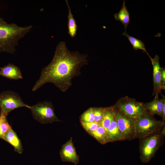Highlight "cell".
<instances>
[{"label": "cell", "instance_id": "obj_1", "mask_svg": "<svg viewBox=\"0 0 165 165\" xmlns=\"http://www.w3.org/2000/svg\"><path fill=\"white\" fill-rule=\"evenodd\" d=\"M87 56L77 51H70L65 42H60L56 47L51 62L42 69L32 91H36L45 84L50 82L61 91L66 92L72 86V79L81 75V68L88 64Z\"/></svg>", "mask_w": 165, "mask_h": 165}, {"label": "cell", "instance_id": "obj_2", "mask_svg": "<svg viewBox=\"0 0 165 165\" xmlns=\"http://www.w3.org/2000/svg\"><path fill=\"white\" fill-rule=\"evenodd\" d=\"M33 26H19L8 24L0 17V52L13 54L19 40L32 29Z\"/></svg>", "mask_w": 165, "mask_h": 165}, {"label": "cell", "instance_id": "obj_3", "mask_svg": "<svg viewBox=\"0 0 165 165\" xmlns=\"http://www.w3.org/2000/svg\"><path fill=\"white\" fill-rule=\"evenodd\" d=\"M164 123L146 111L136 119L135 138H142L160 132Z\"/></svg>", "mask_w": 165, "mask_h": 165}, {"label": "cell", "instance_id": "obj_4", "mask_svg": "<svg viewBox=\"0 0 165 165\" xmlns=\"http://www.w3.org/2000/svg\"><path fill=\"white\" fill-rule=\"evenodd\" d=\"M160 132L139 139L140 159L142 162L148 163L154 157L164 142V137Z\"/></svg>", "mask_w": 165, "mask_h": 165}, {"label": "cell", "instance_id": "obj_5", "mask_svg": "<svg viewBox=\"0 0 165 165\" xmlns=\"http://www.w3.org/2000/svg\"><path fill=\"white\" fill-rule=\"evenodd\" d=\"M34 119L43 124L60 122L55 113L53 105L50 101L39 102L33 106H29Z\"/></svg>", "mask_w": 165, "mask_h": 165}, {"label": "cell", "instance_id": "obj_6", "mask_svg": "<svg viewBox=\"0 0 165 165\" xmlns=\"http://www.w3.org/2000/svg\"><path fill=\"white\" fill-rule=\"evenodd\" d=\"M113 106L115 109L135 119L146 111L143 103L127 96L120 98Z\"/></svg>", "mask_w": 165, "mask_h": 165}, {"label": "cell", "instance_id": "obj_7", "mask_svg": "<svg viewBox=\"0 0 165 165\" xmlns=\"http://www.w3.org/2000/svg\"><path fill=\"white\" fill-rule=\"evenodd\" d=\"M28 106L16 92L7 90L0 94L1 111L7 116L10 112L16 108L23 107L28 108Z\"/></svg>", "mask_w": 165, "mask_h": 165}, {"label": "cell", "instance_id": "obj_8", "mask_svg": "<svg viewBox=\"0 0 165 165\" xmlns=\"http://www.w3.org/2000/svg\"><path fill=\"white\" fill-rule=\"evenodd\" d=\"M113 109L118 126L125 140L131 141L136 138L135 124L136 119L126 115L114 108Z\"/></svg>", "mask_w": 165, "mask_h": 165}, {"label": "cell", "instance_id": "obj_9", "mask_svg": "<svg viewBox=\"0 0 165 165\" xmlns=\"http://www.w3.org/2000/svg\"><path fill=\"white\" fill-rule=\"evenodd\" d=\"M60 153L62 161L71 162L75 165L79 163V157L76 153L72 137L62 146Z\"/></svg>", "mask_w": 165, "mask_h": 165}, {"label": "cell", "instance_id": "obj_10", "mask_svg": "<svg viewBox=\"0 0 165 165\" xmlns=\"http://www.w3.org/2000/svg\"><path fill=\"white\" fill-rule=\"evenodd\" d=\"M159 56L156 55L151 61L153 69V91L152 95H155L154 98L159 97V94H161L162 90L165 89L161 83V67L159 63Z\"/></svg>", "mask_w": 165, "mask_h": 165}, {"label": "cell", "instance_id": "obj_11", "mask_svg": "<svg viewBox=\"0 0 165 165\" xmlns=\"http://www.w3.org/2000/svg\"><path fill=\"white\" fill-rule=\"evenodd\" d=\"M0 75L11 80H16L23 78L20 68L10 63L0 68Z\"/></svg>", "mask_w": 165, "mask_h": 165}, {"label": "cell", "instance_id": "obj_12", "mask_svg": "<svg viewBox=\"0 0 165 165\" xmlns=\"http://www.w3.org/2000/svg\"><path fill=\"white\" fill-rule=\"evenodd\" d=\"M3 139L11 145L14 148L15 152L20 154L22 153L23 149L21 141L12 127L6 133Z\"/></svg>", "mask_w": 165, "mask_h": 165}, {"label": "cell", "instance_id": "obj_13", "mask_svg": "<svg viewBox=\"0 0 165 165\" xmlns=\"http://www.w3.org/2000/svg\"><path fill=\"white\" fill-rule=\"evenodd\" d=\"M144 106L146 111L151 115L153 116L157 115L162 117L163 106L162 98H154L152 101L144 104Z\"/></svg>", "mask_w": 165, "mask_h": 165}, {"label": "cell", "instance_id": "obj_14", "mask_svg": "<svg viewBox=\"0 0 165 165\" xmlns=\"http://www.w3.org/2000/svg\"><path fill=\"white\" fill-rule=\"evenodd\" d=\"M106 132L110 142L125 140L118 128L115 118L108 127Z\"/></svg>", "mask_w": 165, "mask_h": 165}, {"label": "cell", "instance_id": "obj_15", "mask_svg": "<svg viewBox=\"0 0 165 165\" xmlns=\"http://www.w3.org/2000/svg\"><path fill=\"white\" fill-rule=\"evenodd\" d=\"M116 20L120 21L124 26L125 31L127 26L130 23V14L125 5V1L124 0L122 8L119 11L114 15Z\"/></svg>", "mask_w": 165, "mask_h": 165}, {"label": "cell", "instance_id": "obj_16", "mask_svg": "<svg viewBox=\"0 0 165 165\" xmlns=\"http://www.w3.org/2000/svg\"><path fill=\"white\" fill-rule=\"evenodd\" d=\"M115 113L112 106L104 108V112L101 125L106 131L107 128L115 119Z\"/></svg>", "mask_w": 165, "mask_h": 165}, {"label": "cell", "instance_id": "obj_17", "mask_svg": "<svg viewBox=\"0 0 165 165\" xmlns=\"http://www.w3.org/2000/svg\"><path fill=\"white\" fill-rule=\"evenodd\" d=\"M89 134L102 144L110 142L106 131L101 125L99 126L95 130Z\"/></svg>", "mask_w": 165, "mask_h": 165}, {"label": "cell", "instance_id": "obj_18", "mask_svg": "<svg viewBox=\"0 0 165 165\" xmlns=\"http://www.w3.org/2000/svg\"><path fill=\"white\" fill-rule=\"evenodd\" d=\"M65 2L66 3L68 10V33L71 37L74 38L76 34L77 26L76 20L74 18L73 15L72 13L71 9L68 3V1L66 0Z\"/></svg>", "mask_w": 165, "mask_h": 165}, {"label": "cell", "instance_id": "obj_19", "mask_svg": "<svg viewBox=\"0 0 165 165\" xmlns=\"http://www.w3.org/2000/svg\"><path fill=\"white\" fill-rule=\"evenodd\" d=\"M122 35L126 36L128 39L130 43L132 45L133 49L135 50L138 49L141 50L145 52L148 55L150 58L151 61L152 59L148 53L145 47L144 42L141 40L131 36L127 34L126 31H125L122 34Z\"/></svg>", "mask_w": 165, "mask_h": 165}, {"label": "cell", "instance_id": "obj_20", "mask_svg": "<svg viewBox=\"0 0 165 165\" xmlns=\"http://www.w3.org/2000/svg\"><path fill=\"white\" fill-rule=\"evenodd\" d=\"M6 116L2 111L0 114V138L3 139L6 133L11 127L8 123Z\"/></svg>", "mask_w": 165, "mask_h": 165}, {"label": "cell", "instance_id": "obj_21", "mask_svg": "<svg viewBox=\"0 0 165 165\" xmlns=\"http://www.w3.org/2000/svg\"><path fill=\"white\" fill-rule=\"evenodd\" d=\"M80 120L81 123L94 122L93 107L89 108L82 114Z\"/></svg>", "mask_w": 165, "mask_h": 165}, {"label": "cell", "instance_id": "obj_22", "mask_svg": "<svg viewBox=\"0 0 165 165\" xmlns=\"http://www.w3.org/2000/svg\"><path fill=\"white\" fill-rule=\"evenodd\" d=\"M94 121L100 123L102 120L104 112V108L93 107Z\"/></svg>", "mask_w": 165, "mask_h": 165}, {"label": "cell", "instance_id": "obj_23", "mask_svg": "<svg viewBox=\"0 0 165 165\" xmlns=\"http://www.w3.org/2000/svg\"><path fill=\"white\" fill-rule=\"evenodd\" d=\"M85 130L88 133L95 130L100 126L101 123L95 122L81 123Z\"/></svg>", "mask_w": 165, "mask_h": 165}, {"label": "cell", "instance_id": "obj_24", "mask_svg": "<svg viewBox=\"0 0 165 165\" xmlns=\"http://www.w3.org/2000/svg\"><path fill=\"white\" fill-rule=\"evenodd\" d=\"M161 81L163 87L165 89V68L164 67H161Z\"/></svg>", "mask_w": 165, "mask_h": 165}, {"label": "cell", "instance_id": "obj_25", "mask_svg": "<svg viewBox=\"0 0 165 165\" xmlns=\"http://www.w3.org/2000/svg\"><path fill=\"white\" fill-rule=\"evenodd\" d=\"M162 97V99L163 102V106L162 110V118L163 119L162 121L163 122H165V96L164 95H163L162 94H161Z\"/></svg>", "mask_w": 165, "mask_h": 165}, {"label": "cell", "instance_id": "obj_26", "mask_svg": "<svg viewBox=\"0 0 165 165\" xmlns=\"http://www.w3.org/2000/svg\"><path fill=\"white\" fill-rule=\"evenodd\" d=\"M161 134L163 136L165 135V123L164 124L160 131Z\"/></svg>", "mask_w": 165, "mask_h": 165}]
</instances>
